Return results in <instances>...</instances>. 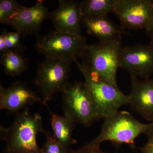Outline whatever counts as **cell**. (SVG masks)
<instances>
[{"label": "cell", "instance_id": "cell-3", "mask_svg": "<svg viewBox=\"0 0 153 153\" xmlns=\"http://www.w3.org/2000/svg\"><path fill=\"white\" fill-rule=\"evenodd\" d=\"M153 122L143 123L129 112L119 111L104 119L100 133L90 142L100 146L102 143L109 141L117 144H127L134 148V140L141 134L147 135L152 130Z\"/></svg>", "mask_w": 153, "mask_h": 153}, {"label": "cell", "instance_id": "cell-23", "mask_svg": "<svg viewBox=\"0 0 153 153\" xmlns=\"http://www.w3.org/2000/svg\"><path fill=\"white\" fill-rule=\"evenodd\" d=\"M146 32L150 39V44L153 45V27L151 30Z\"/></svg>", "mask_w": 153, "mask_h": 153}, {"label": "cell", "instance_id": "cell-12", "mask_svg": "<svg viewBox=\"0 0 153 153\" xmlns=\"http://www.w3.org/2000/svg\"><path fill=\"white\" fill-rule=\"evenodd\" d=\"M55 10L49 13L55 30L62 33L81 35L80 24L82 15L80 2L74 1L60 0Z\"/></svg>", "mask_w": 153, "mask_h": 153}, {"label": "cell", "instance_id": "cell-18", "mask_svg": "<svg viewBox=\"0 0 153 153\" xmlns=\"http://www.w3.org/2000/svg\"><path fill=\"white\" fill-rule=\"evenodd\" d=\"M24 7L16 0H1L0 22L5 24Z\"/></svg>", "mask_w": 153, "mask_h": 153}, {"label": "cell", "instance_id": "cell-9", "mask_svg": "<svg viewBox=\"0 0 153 153\" xmlns=\"http://www.w3.org/2000/svg\"><path fill=\"white\" fill-rule=\"evenodd\" d=\"M120 68L137 78H149L153 73V45L137 44L123 48Z\"/></svg>", "mask_w": 153, "mask_h": 153}, {"label": "cell", "instance_id": "cell-11", "mask_svg": "<svg viewBox=\"0 0 153 153\" xmlns=\"http://www.w3.org/2000/svg\"><path fill=\"white\" fill-rule=\"evenodd\" d=\"M49 13L43 1H38L33 7H24L5 25L12 26L22 36H38L43 22L49 19Z\"/></svg>", "mask_w": 153, "mask_h": 153}, {"label": "cell", "instance_id": "cell-8", "mask_svg": "<svg viewBox=\"0 0 153 153\" xmlns=\"http://www.w3.org/2000/svg\"><path fill=\"white\" fill-rule=\"evenodd\" d=\"M113 13L123 30L145 29L147 32L153 27L152 1L117 0Z\"/></svg>", "mask_w": 153, "mask_h": 153}, {"label": "cell", "instance_id": "cell-6", "mask_svg": "<svg viewBox=\"0 0 153 153\" xmlns=\"http://www.w3.org/2000/svg\"><path fill=\"white\" fill-rule=\"evenodd\" d=\"M62 94L64 115L85 127L99 120L92 96L85 82L74 81Z\"/></svg>", "mask_w": 153, "mask_h": 153}, {"label": "cell", "instance_id": "cell-2", "mask_svg": "<svg viewBox=\"0 0 153 153\" xmlns=\"http://www.w3.org/2000/svg\"><path fill=\"white\" fill-rule=\"evenodd\" d=\"M121 39L120 37L111 41L88 44L79 57L81 63L89 71L117 88V71L120 67L123 48Z\"/></svg>", "mask_w": 153, "mask_h": 153}, {"label": "cell", "instance_id": "cell-20", "mask_svg": "<svg viewBox=\"0 0 153 153\" xmlns=\"http://www.w3.org/2000/svg\"><path fill=\"white\" fill-rule=\"evenodd\" d=\"M46 141L41 148V153H68L56 139L53 133L45 130L44 132Z\"/></svg>", "mask_w": 153, "mask_h": 153}, {"label": "cell", "instance_id": "cell-5", "mask_svg": "<svg viewBox=\"0 0 153 153\" xmlns=\"http://www.w3.org/2000/svg\"><path fill=\"white\" fill-rule=\"evenodd\" d=\"M88 45L81 35L55 31L38 36L35 47L46 59L60 60L71 63L79 58Z\"/></svg>", "mask_w": 153, "mask_h": 153}, {"label": "cell", "instance_id": "cell-16", "mask_svg": "<svg viewBox=\"0 0 153 153\" xmlns=\"http://www.w3.org/2000/svg\"><path fill=\"white\" fill-rule=\"evenodd\" d=\"M117 0H84L80 2L82 17L106 16L113 12Z\"/></svg>", "mask_w": 153, "mask_h": 153}, {"label": "cell", "instance_id": "cell-15", "mask_svg": "<svg viewBox=\"0 0 153 153\" xmlns=\"http://www.w3.org/2000/svg\"><path fill=\"white\" fill-rule=\"evenodd\" d=\"M50 115V123L53 134L56 139L66 151L71 149V145L76 144V141L72 137L75 123L71 118L55 114L46 106Z\"/></svg>", "mask_w": 153, "mask_h": 153}, {"label": "cell", "instance_id": "cell-1", "mask_svg": "<svg viewBox=\"0 0 153 153\" xmlns=\"http://www.w3.org/2000/svg\"><path fill=\"white\" fill-rule=\"evenodd\" d=\"M44 130L41 115L25 108L16 114L9 127L0 126V139L6 144L4 152L41 153L37 136Z\"/></svg>", "mask_w": 153, "mask_h": 153}, {"label": "cell", "instance_id": "cell-21", "mask_svg": "<svg viewBox=\"0 0 153 153\" xmlns=\"http://www.w3.org/2000/svg\"><path fill=\"white\" fill-rule=\"evenodd\" d=\"M68 153H110L105 152L102 150L100 146L94 145L90 142L85 144L82 147L77 150H73L71 149Z\"/></svg>", "mask_w": 153, "mask_h": 153}, {"label": "cell", "instance_id": "cell-22", "mask_svg": "<svg viewBox=\"0 0 153 153\" xmlns=\"http://www.w3.org/2000/svg\"><path fill=\"white\" fill-rule=\"evenodd\" d=\"M147 136L146 142L140 148V150L142 153H153V129Z\"/></svg>", "mask_w": 153, "mask_h": 153}, {"label": "cell", "instance_id": "cell-14", "mask_svg": "<svg viewBox=\"0 0 153 153\" xmlns=\"http://www.w3.org/2000/svg\"><path fill=\"white\" fill-rule=\"evenodd\" d=\"M81 24L89 35L98 38L100 41L115 40L126 33L121 27L113 23L108 15L82 17Z\"/></svg>", "mask_w": 153, "mask_h": 153}, {"label": "cell", "instance_id": "cell-4", "mask_svg": "<svg viewBox=\"0 0 153 153\" xmlns=\"http://www.w3.org/2000/svg\"><path fill=\"white\" fill-rule=\"evenodd\" d=\"M76 66L83 75L95 104L99 120L109 117L119 111L122 106L129 104V96L89 71L76 60Z\"/></svg>", "mask_w": 153, "mask_h": 153}, {"label": "cell", "instance_id": "cell-19", "mask_svg": "<svg viewBox=\"0 0 153 153\" xmlns=\"http://www.w3.org/2000/svg\"><path fill=\"white\" fill-rule=\"evenodd\" d=\"M1 33L4 36L5 52L14 50L22 53L26 50V47L21 41V33L16 31L7 32L6 30H3Z\"/></svg>", "mask_w": 153, "mask_h": 153}, {"label": "cell", "instance_id": "cell-10", "mask_svg": "<svg viewBox=\"0 0 153 153\" xmlns=\"http://www.w3.org/2000/svg\"><path fill=\"white\" fill-rule=\"evenodd\" d=\"M36 102L43 104L42 99L25 82L18 80L7 88L1 83L0 109L17 114Z\"/></svg>", "mask_w": 153, "mask_h": 153}, {"label": "cell", "instance_id": "cell-7", "mask_svg": "<svg viewBox=\"0 0 153 153\" xmlns=\"http://www.w3.org/2000/svg\"><path fill=\"white\" fill-rule=\"evenodd\" d=\"M70 64L63 60L46 59L38 65L33 82L45 106L68 86Z\"/></svg>", "mask_w": 153, "mask_h": 153}, {"label": "cell", "instance_id": "cell-13", "mask_svg": "<svg viewBox=\"0 0 153 153\" xmlns=\"http://www.w3.org/2000/svg\"><path fill=\"white\" fill-rule=\"evenodd\" d=\"M130 77L131 91L128 105L145 119L153 122V79L140 80L133 75Z\"/></svg>", "mask_w": 153, "mask_h": 153}, {"label": "cell", "instance_id": "cell-17", "mask_svg": "<svg viewBox=\"0 0 153 153\" xmlns=\"http://www.w3.org/2000/svg\"><path fill=\"white\" fill-rule=\"evenodd\" d=\"M1 63L8 76H18L27 69L26 59L21 53L14 50H7L1 54Z\"/></svg>", "mask_w": 153, "mask_h": 153}]
</instances>
